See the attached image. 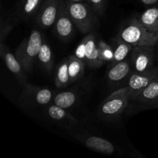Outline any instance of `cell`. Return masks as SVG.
Returning <instances> with one entry per match:
<instances>
[{"mask_svg": "<svg viewBox=\"0 0 158 158\" xmlns=\"http://www.w3.org/2000/svg\"><path fill=\"white\" fill-rule=\"evenodd\" d=\"M65 1L75 27L84 35L92 32L98 23L97 14L93 8L87 2Z\"/></svg>", "mask_w": 158, "mask_h": 158, "instance_id": "1", "label": "cell"}, {"mask_svg": "<svg viewBox=\"0 0 158 158\" xmlns=\"http://www.w3.org/2000/svg\"><path fill=\"white\" fill-rule=\"evenodd\" d=\"M43 41L41 32L37 29H33L28 36L23 39L15 50V56L27 73L32 72Z\"/></svg>", "mask_w": 158, "mask_h": 158, "instance_id": "2", "label": "cell"}, {"mask_svg": "<svg viewBox=\"0 0 158 158\" xmlns=\"http://www.w3.org/2000/svg\"><path fill=\"white\" fill-rule=\"evenodd\" d=\"M118 36L134 47L141 46H156L158 41V34L149 32L140 24L137 17L131 19L120 29Z\"/></svg>", "mask_w": 158, "mask_h": 158, "instance_id": "3", "label": "cell"}, {"mask_svg": "<svg viewBox=\"0 0 158 158\" xmlns=\"http://www.w3.org/2000/svg\"><path fill=\"white\" fill-rule=\"evenodd\" d=\"M131 90L127 86L114 91L105 99L98 108V116L103 119L117 118L129 104Z\"/></svg>", "mask_w": 158, "mask_h": 158, "instance_id": "4", "label": "cell"}, {"mask_svg": "<svg viewBox=\"0 0 158 158\" xmlns=\"http://www.w3.org/2000/svg\"><path fill=\"white\" fill-rule=\"evenodd\" d=\"M75 55L91 68H98L104 64L100 56L97 35L93 32L83 37L76 49Z\"/></svg>", "mask_w": 158, "mask_h": 158, "instance_id": "5", "label": "cell"}, {"mask_svg": "<svg viewBox=\"0 0 158 158\" xmlns=\"http://www.w3.org/2000/svg\"><path fill=\"white\" fill-rule=\"evenodd\" d=\"M52 97L53 94L51 89L26 83L23 86L19 103L23 107L43 106L49 104Z\"/></svg>", "mask_w": 158, "mask_h": 158, "instance_id": "6", "label": "cell"}, {"mask_svg": "<svg viewBox=\"0 0 158 158\" xmlns=\"http://www.w3.org/2000/svg\"><path fill=\"white\" fill-rule=\"evenodd\" d=\"M155 46H134L131 52V61L134 72H145L154 67Z\"/></svg>", "mask_w": 158, "mask_h": 158, "instance_id": "7", "label": "cell"}, {"mask_svg": "<svg viewBox=\"0 0 158 158\" xmlns=\"http://www.w3.org/2000/svg\"><path fill=\"white\" fill-rule=\"evenodd\" d=\"M53 26L56 34L60 40H68L73 36L75 25L69 15L65 0L60 2L58 14Z\"/></svg>", "mask_w": 158, "mask_h": 158, "instance_id": "8", "label": "cell"}, {"mask_svg": "<svg viewBox=\"0 0 158 158\" xmlns=\"http://www.w3.org/2000/svg\"><path fill=\"white\" fill-rule=\"evenodd\" d=\"M61 0H44L34 21L42 29H49L54 25Z\"/></svg>", "mask_w": 158, "mask_h": 158, "instance_id": "9", "label": "cell"}, {"mask_svg": "<svg viewBox=\"0 0 158 158\" xmlns=\"http://www.w3.org/2000/svg\"><path fill=\"white\" fill-rule=\"evenodd\" d=\"M0 55L9 70L15 76L20 85L24 86L27 81V76L26 70L23 67L20 62L16 58L15 54L11 52L7 46L2 43L0 44Z\"/></svg>", "mask_w": 158, "mask_h": 158, "instance_id": "10", "label": "cell"}, {"mask_svg": "<svg viewBox=\"0 0 158 158\" xmlns=\"http://www.w3.org/2000/svg\"><path fill=\"white\" fill-rule=\"evenodd\" d=\"M158 98V75L148 86L130 97L131 101L139 109L145 110L147 106Z\"/></svg>", "mask_w": 158, "mask_h": 158, "instance_id": "11", "label": "cell"}, {"mask_svg": "<svg viewBox=\"0 0 158 158\" xmlns=\"http://www.w3.org/2000/svg\"><path fill=\"white\" fill-rule=\"evenodd\" d=\"M157 75V66H154L153 69L145 72H134L131 73L127 81V86L131 90L130 97L144 89Z\"/></svg>", "mask_w": 158, "mask_h": 158, "instance_id": "12", "label": "cell"}, {"mask_svg": "<svg viewBox=\"0 0 158 158\" xmlns=\"http://www.w3.org/2000/svg\"><path fill=\"white\" fill-rule=\"evenodd\" d=\"M78 140H81L85 146L92 151L103 154H113L115 151V148L111 142L102 137L97 136H89L83 134L77 136Z\"/></svg>", "mask_w": 158, "mask_h": 158, "instance_id": "13", "label": "cell"}, {"mask_svg": "<svg viewBox=\"0 0 158 158\" xmlns=\"http://www.w3.org/2000/svg\"><path fill=\"white\" fill-rule=\"evenodd\" d=\"M44 0H19L15 17L19 20L28 22L34 19Z\"/></svg>", "mask_w": 158, "mask_h": 158, "instance_id": "14", "label": "cell"}, {"mask_svg": "<svg viewBox=\"0 0 158 158\" xmlns=\"http://www.w3.org/2000/svg\"><path fill=\"white\" fill-rule=\"evenodd\" d=\"M46 114L52 120L63 127H67L68 128L76 126L78 123V120L76 117L68 113L66 109L57 106L55 103L48 106Z\"/></svg>", "mask_w": 158, "mask_h": 158, "instance_id": "15", "label": "cell"}, {"mask_svg": "<svg viewBox=\"0 0 158 158\" xmlns=\"http://www.w3.org/2000/svg\"><path fill=\"white\" fill-rule=\"evenodd\" d=\"M131 61L125 60L111 65L107 73V79L110 83H117L124 80L131 71Z\"/></svg>", "mask_w": 158, "mask_h": 158, "instance_id": "16", "label": "cell"}, {"mask_svg": "<svg viewBox=\"0 0 158 158\" xmlns=\"http://www.w3.org/2000/svg\"><path fill=\"white\" fill-rule=\"evenodd\" d=\"M140 24L149 32L158 34V7H151L137 16Z\"/></svg>", "mask_w": 158, "mask_h": 158, "instance_id": "17", "label": "cell"}, {"mask_svg": "<svg viewBox=\"0 0 158 158\" xmlns=\"http://www.w3.org/2000/svg\"><path fill=\"white\" fill-rule=\"evenodd\" d=\"M112 47L114 49V60L112 64L127 60V56L131 53L134 49L132 45L122 40L118 35L114 40V46Z\"/></svg>", "mask_w": 158, "mask_h": 158, "instance_id": "18", "label": "cell"}, {"mask_svg": "<svg viewBox=\"0 0 158 158\" xmlns=\"http://www.w3.org/2000/svg\"><path fill=\"white\" fill-rule=\"evenodd\" d=\"M68 59H69V66H68L69 74L70 77V83L72 84L83 77L86 64L81 59L77 56L75 54L70 55L68 57Z\"/></svg>", "mask_w": 158, "mask_h": 158, "instance_id": "19", "label": "cell"}, {"mask_svg": "<svg viewBox=\"0 0 158 158\" xmlns=\"http://www.w3.org/2000/svg\"><path fill=\"white\" fill-rule=\"evenodd\" d=\"M37 60L43 69L50 72L53 66V56H52V52L50 46L48 44L47 42L44 40L43 41L40 47Z\"/></svg>", "mask_w": 158, "mask_h": 158, "instance_id": "20", "label": "cell"}, {"mask_svg": "<svg viewBox=\"0 0 158 158\" xmlns=\"http://www.w3.org/2000/svg\"><path fill=\"white\" fill-rule=\"evenodd\" d=\"M69 59L60 63L55 75V85L58 88H63L71 84L69 74Z\"/></svg>", "mask_w": 158, "mask_h": 158, "instance_id": "21", "label": "cell"}, {"mask_svg": "<svg viewBox=\"0 0 158 158\" xmlns=\"http://www.w3.org/2000/svg\"><path fill=\"white\" fill-rule=\"evenodd\" d=\"M77 100V94L73 91H65L60 93L54 97L53 103L64 109L73 106Z\"/></svg>", "mask_w": 158, "mask_h": 158, "instance_id": "22", "label": "cell"}, {"mask_svg": "<svg viewBox=\"0 0 158 158\" xmlns=\"http://www.w3.org/2000/svg\"><path fill=\"white\" fill-rule=\"evenodd\" d=\"M18 19H4L2 16L1 18V26H0V44L4 43L5 40L8 36L11 31L13 29L15 23L18 21Z\"/></svg>", "mask_w": 158, "mask_h": 158, "instance_id": "23", "label": "cell"}, {"mask_svg": "<svg viewBox=\"0 0 158 158\" xmlns=\"http://www.w3.org/2000/svg\"><path fill=\"white\" fill-rule=\"evenodd\" d=\"M99 50H100V56L104 63L110 62L112 63L114 60V49L111 46L103 41V40H97Z\"/></svg>", "mask_w": 158, "mask_h": 158, "instance_id": "24", "label": "cell"}, {"mask_svg": "<svg viewBox=\"0 0 158 158\" xmlns=\"http://www.w3.org/2000/svg\"><path fill=\"white\" fill-rule=\"evenodd\" d=\"M86 1L93 8L97 15H101L104 12L106 0H86Z\"/></svg>", "mask_w": 158, "mask_h": 158, "instance_id": "25", "label": "cell"}, {"mask_svg": "<svg viewBox=\"0 0 158 158\" xmlns=\"http://www.w3.org/2000/svg\"><path fill=\"white\" fill-rule=\"evenodd\" d=\"M148 109H158V98L157 100H155L154 101H153L152 103H150L148 106H147V107L145 108V110Z\"/></svg>", "mask_w": 158, "mask_h": 158, "instance_id": "26", "label": "cell"}, {"mask_svg": "<svg viewBox=\"0 0 158 158\" xmlns=\"http://www.w3.org/2000/svg\"><path fill=\"white\" fill-rule=\"evenodd\" d=\"M140 1L143 4L148 5V6L156 4V3L158 2V0H140Z\"/></svg>", "mask_w": 158, "mask_h": 158, "instance_id": "27", "label": "cell"}, {"mask_svg": "<svg viewBox=\"0 0 158 158\" xmlns=\"http://www.w3.org/2000/svg\"><path fill=\"white\" fill-rule=\"evenodd\" d=\"M68 1H70V2H83L84 0H68Z\"/></svg>", "mask_w": 158, "mask_h": 158, "instance_id": "28", "label": "cell"}, {"mask_svg": "<svg viewBox=\"0 0 158 158\" xmlns=\"http://www.w3.org/2000/svg\"><path fill=\"white\" fill-rule=\"evenodd\" d=\"M156 46H157V55H158V41H157V45H156Z\"/></svg>", "mask_w": 158, "mask_h": 158, "instance_id": "29", "label": "cell"}]
</instances>
